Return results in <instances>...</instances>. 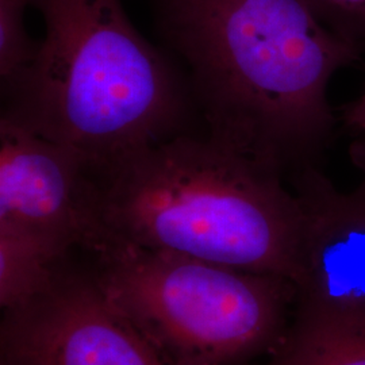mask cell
<instances>
[{
	"label": "cell",
	"instance_id": "cell-6",
	"mask_svg": "<svg viewBox=\"0 0 365 365\" xmlns=\"http://www.w3.org/2000/svg\"><path fill=\"white\" fill-rule=\"evenodd\" d=\"M0 227L98 255L114 244L101 184L76 152L0 119Z\"/></svg>",
	"mask_w": 365,
	"mask_h": 365
},
{
	"label": "cell",
	"instance_id": "cell-9",
	"mask_svg": "<svg viewBox=\"0 0 365 365\" xmlns=\"http://www.w3.org/2000/svg\"><path fill=\"white\" fill-rule=\"evenodd\" d=\"M262 365H365V331L294 318Z\"/></svg>",
	"mask_w": 365,
	"mask_h": 365
},
{
	"label": "cell",
	"instance_id": "cell-12",
	"mask_svg": "<svg viewBox=\"0 0 365 365\" xmlns=\"http://www.w3.org/2000/svg\"><path fill=\"white\" fill-rule=\"evenodd\" d=\"M342 120L348 129L360 135L351 148V155L354 164L365 173V88L345 107Z\"/></svg>",
	"mask_w": 365,
	"mask_h": 365
},
{
	"label": "cell",
	"instance_id": "cell-1",
	"mask_svg": "<svg viewBox=\"0 0 365 365\" xmlns=\"http://www.w3.org/2000/svg\"><path fill=\"white\" fill-rule=\"evenodd\" d=\"M202 133L286 182L321 168L337 120L329 87L361 60L303 0H146Z\"/></svg>",
	"mask_w": 365,
	"mask_h": 365
},
{
	"label": "cell",
	"instance_id": "cell-3",
	"mask_svg": "<svg viewBox=\"0 0 365 365\" xmlns=\"http://www.w3.org/2000/svg\"><path fill=\"white\" fill-rule=\"evenodd\" d=\"M98 180L114 242L294 283L302 235L298 196L282 176L205 133L149 146Z\"/></svg>",
	"mask_w": 365,
	"mask_h": 365
},
{
	"label": "cell",
	"instance_id": "cell-5",
	"mask_svg": "<svg viewBox=\"0 0 365 365\" xmlns=\"http://www.w3.org/2000/svg\"><path fill=\"white\" fill-rule=\"evenodd\" d=\"M1 365H173L71 261L51 287L6 312Z\"/></svg>",
	"mask_w": 365,
	"mask_h": 365
},
{
	"label": "cell",
	"instance_id": "cell-4",
	"mask_svg": "<svg viewBox=\"0 0 365 365\" xmlns=\"http://www.w3.org/2000/svg\"><path fill=\"white\" fill-rule=\"evenodd\" d=\"M91 257L108 299L173 365H252L294 319L297 288L279 274L120 241Z\"/></svg>",
	"mask_w": 365,
	"mask_h": 365
},
{
	"label": "cell",
	"instance_id": "cell-11",
	"mask_svg": "<svg viewBox=\"0 0 365 365\" xmlns=\"http://www.w3.org/2000/svg\"><path fill=\"white\" fill-rule=\"evenodd\" d=\"M337 38L365 57V0H303Z\"/></svg>",
	"mask_w": 365,
	"mask_h": 365
},
{
	"label": "cell",
	"instance_id": "cell-10",
	"mask_svg": "<svg viewBox=\"0 0 365 365\" xmlns=\"http://www.w3.org/2000/svg\"><path fill=\"white\" fill-rule=\"evenodd\" d=\"M30 0H0V80L10 83L38 51L39 41L29 36L25 15Z\"/></svg>",
	"mask_w": 365,
	"mask_h": 365
},
{
	"label": "cell",
	"instance_id": "cell-7",
	"mask_svg": "<svg viewBox=\"0 0 365 365\" xmlns=\"http://www.w3.org/2000/svg\"><path fill=\"white\" fill-rule=\"evenodd\" d=\"M302 209L294 318L365 331V179L342 192L321 168L289 179Z\"/></svg>",
	"mask_w": 365,
	"mask_h": 365
},
{
	"label": "cell",
	"instance_id": "cell-2",
	"mask_svg": "<svg viewBox=\"0 0 365 365\" xmlns=\"http://www.w3.org/2000/svg\"><path fill=\"white\" fill-rule=\"evenodd\" d=\"M45 36L1 86V118L76 152L96 176L149 146L196 131L180 68L120 0H30Z\"/></svg>",
	"mask_w": 365,
	"mask_h": 365
},
{
	"label": "cell",
	"instance_id": "cell-8",
	"mask_svg": "<svg viewBox=\"0 0 365 365\" xmlns=\"http://www.w3.org/2000/svg\"><path fill=\"white\" fill-rule=\"evenodd\" d=\"M76 252L0 227V304L11 312L51 287Z\"/></svg>",
	"mask_w": 365,
	"mask_h": 365
}]
</instances>
